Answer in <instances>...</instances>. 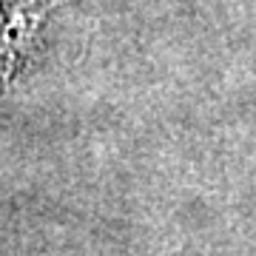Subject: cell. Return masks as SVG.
Segmentation results:
<instances>
[{
	"label": "cell",
	"instance_id": "obj_1",
	"mask_svg": "<svg viewBox=\"0 0 256 256\" xmlns=\"http://www.w3.org/2000/svg\"><path fill=\"white\" fill-rule=\"evenodd\" d=\"M0 32H3V14H0Z\"/></svg>",
	"mask_w": 256,
	"mask_h": 256
}]
</instances>
